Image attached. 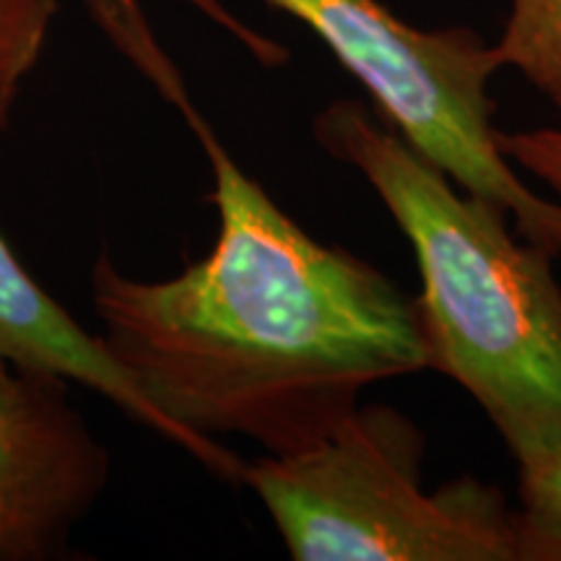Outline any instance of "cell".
I'll use <instances>...</instances> for the list:
<instances>
[{
  "instance_id": "obj_1",
  "label": "cell",
  "mask_w": 561,
  "mask_h": 561,
  "mask_svg": "<svg viewBox=\"0 0 561 561\" xmlns=\"http://www.w3.org/2000/svg\"><path fill=\"white\" fill-rule=\"evenodd\" d=\"M104 32L191 125L214 172L219 237L178 276L138 280L107 252L91 271L102 341L182 450L242 483L221 434L268 455L305 450L359 409L371 385L430 369L419 301L375 265L307 234L240 170L136 3Z\"/></svg>"
},
{
  "instance_id": "obj_2",
  "label": "cell",
  "mask_w": 561,
  "mask_h": 561,
  "mask_svg": "<svg viewBox=\"0 0 561 561\" xmlns=\"http://www.w3.org/2000/svg\"><path fill=\"white\" fill-rule=\"evenodd\" d=\"M314 140L380 195L416 255L430 369L486 413L528 468L561 453V284L549 250L455 182L362 102H333Z\"/></svg>"
},
{
  "instance_id": "obj_3",
  "label": "cell",
  "mask_w": 561,
  "mask_h": 561,
  "mask_svg": "<svg viewBox=\"0 0 561 561\" xmlns=\"http://www.w3.org/2000/svg\"><path fill=\"white\" fill-rule=\"evenodd\" d=\"M424 434L390 405H359L305 450L244 462L297 561H559L500 489L424 486Z\"/></svg>"
},
{
  "instance_id": "obj_4",
  "label": "cell",
  "mask_w": 561,
  "mask_h": 561,
  "mask_svg": "<svg viewBox=\"0 0 561 561\" xmlns=\"http://www.w3.org/2000/svg\"><path fill=\"white\" fill-rule=\"evenodd\" d=\"M289 13L331 50L375 100L377 112L458 182L502 206L517 234L553 252V201L525 185L502 157L491 125L494 45L473 30H419L380 0H265Z\"/></svg>"
},
{
  "instance_id": "obj_5",
  "label": "cell",
  "mask_w": 561,
  "mask_h": 561,
  "mask_svg": "<svg viewBox=\"0 0 561 561\" xmlns=\"http://www.w3.org/2000/svg\"><path fill=\"white\" fill-rule=\"evenodd\" d=\"M68 385L0 359V561L62 557L107 489L110 455Z\"/></svg>"
},
{
  "instance_id": "obj_6",
  "label": "cell",
  "mask_w": 561,
  "mask_h": 561,
  "mask_svg": "<svg viewBox=\"0 0 561 561\" xmlns=\"http://www.w3.org/2000/svg\"><path fill=\"white\" fill-rule=\"evenodd\" d=\"M5 123L0 121V130ZM0 359L83 385L182 450L180 434L138 390L102 335H91L13 255L0 234Z\"/></svg>"
},
{
  "instance_id": "obj_7",
  "label": "cell",
  "mask_w": 561,
  "mask_h": 561,
  "mask_svg": "<svg viewBox=\"0 0 561 561\" xmlns=\"http://www.w3.org/2000/svg\"><path fill=\"white\" fill-rule=\"evenodd\" d=\"M494 53L502 68L520 70L561 115V0H510Z\"/></svg>"
},
{
  "instance_id": "obj_8",
  "label": "cell",
  "mask_w": 561,
  "mask_h": 561,
  "mask_svg": "<svg viewBox=\"0 0 561 561\" xmlns=\"http://www.w3.org/2000/svg\"><path fill=\"white\" fill-rule=\"evenodd\" d=\"M60 0H0V121L9 123L21 81L37 66Z\"/></svg>"
},
{
  "instance_id": "obj_9",
  "label": "cell",
  "mask_w": 561,
  "mask_h": 561,
  "mask_svg": "<svg viewBox=\"0 0 561 561\" xmlns=\"http://www.w3.org/2000/svg\"><path fill=\"white\" fill-rule=\"evenodd\" d=\"M502 157L520 172L541 180L553 195V219H551V244L561 252V128H536V130H496Z\"/></svg>"
},
{
  "instance_id": "obj_10",
  "label": "cell",
  "mask_w": 561,
  "mask_h": 561,
  "mask_svg": "<svg viewBox=\"0 0 561 561\" xmlns=\"http://www.w3.org/2000/svg\"><path fill=\"white\" fill-rule=\"evenodd\" d=\"M517 471L523 517L561 561V453Z\"/></svg>"
},
{
  "instance_id": "obj_11",
  "label": "cell",
  "mask_w": 561,
  "mask_h": 561,
  "mask_svg": "<svg viewBox=\"0 0 561 561\" xmlns=\"http://www.w3.org/2000/svg\"><path fill=\"white\" fill-rule=\"evenodd\" d=\"M187 3H191L195 11H201L203 16L214 21L216 26H221L224 32H229L242 47H248V53L252 55V58L261 60L263 66H268V68L280 66V62L289 58L286 47H280L278 42H273L271 37H265V34L255 32L252 26L244 24L242 19H237L234 13H231L227 5L221 3V0H187Z\"/></svg>"
}]
</instances>
